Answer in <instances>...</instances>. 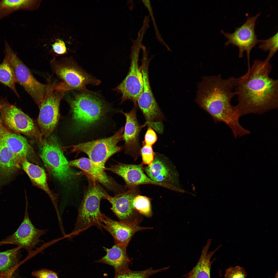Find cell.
I'll return each instance as SVG.
<instances>
[{"instance_id":"6da1fadb","label":"cell","mask_w":278,"mask_h":278,"mask_svg":"<svg viewBox=\"0 0 278 278\" xmlns=\"http://www.w3.org/2000/svg\"><path fill=\"white\" fill-rule=\"evenodd\" d=\"M270 62L255 59L246 73L237 78L236 106L240 116L261 114L278 107V80L270 77Z\"/></svg>"},{"instance_id":"7a4b0ae2","label":"cell","mask_w":278,"mask_h":278,"mask_svg":"<svg viewBox=\"0 0 278 278\" xmlns=\"http://www.w3.org/2000/svg\"><path fill=\"white\" fill-rule=\"evenodd\" d=\"M237 78L231 76L225 79L221 75L203 77L198 85L196 102L207 112L214 121L223 122L232 132L240 128V116L231 100L236 95Z\"/></svg>"},{"instance_id":"3957f363","label":"cell","mask_w":278,"mask_h":278,"mask_svg":"<svg viewBox=\"0 0 278 278\" xmlns=\"http://www.w3.org/2000/svg\"><path fill=\"white\" fill-rule=\"evenodd\" d=\"M69 102L74 128L79 133H85L96 127L108 112L106 104L89 93L76 94Z\"/></svg>"},{"instance_id":"277c9868","label":"cell","mask_w":278,"mask_h":278,"mask_svg":"<svg viewBox=\"0 0 278 278\" xmlns=\"http://www.w3.org/2000/svg\"><path fill=\"white\" fill-rule=\"evenodd\" d=\"M86 176L88 185L78 209L74 228L68 236L70 237L78 235L93 225L101 229L100 223L103 214L100 210V202L107 193L96 181Z\"/></svg>"},{"instance_id":"5b68a950","label":"cell","mask_w":278,"mask_h":278,"mask_svg":"<svg viewBox=\"0 0 278 278\" xmlns=\"http://www.w3.org/2000/svg\"><path fill=\"white\" fill-rule=\"evenodd\" d=\"M39 155L49 173L63 185H68L76 173L69 165L62 148L56 138L49 136L39 143Z\"/></svg>"},{"instance_id":"8992f818","label":"cell","mask_w":278,"mask_h":278,"mask_svg":"<svg viewBox=\"0 0 278 278\" xmlns=\"http://www.w3.org/2000/svg\"><path fill=\"white\" fill-rule=\"evenodd\" d=\"M124 128L122 127L110 137L71 146V151L72 152L85 153L94 163L105 169V163L109 158L123 149L117 144L123 140Z\"/></svg>"},{"instance_id":"52a82bcc","label":"cell","mask_w":278,"mask_h":278,"mask_svg":"<svg viewBox=\"0 0 278 278\" xmlns=\"http://www.w3.org/2000/svg\"><path fill=\"white\" fill-rule=\"evenodd\" d=\"M4 53L13 65L17 83L24 89L39 107L53 84H43L37 80L6 41L4 43Z\"/></svg>"},{"instance_id":"ba28073f","label":"cell","mask_w":278,"mask_h":278,"mask_svg":"<svg viewBox=\"0 0 278 278\" xmlns=\"http://www.w3.org/2000/svg\"><path fill=\"white\" fill-rule=\"evenodd\" d=\"M0 113L2 122L9 129L28 136L38 143L41 142L42 136L35 122L6 99H0Z\"/></svg>"},{"instance_id":"9c48e42d","label":"cell","mask_w":278,"mask_h":278,"mask_svg":"<svg viewBox=\"0 0 278 278\" xmlns=\"http://www.w3.org/2000/svg\"><path fill=\"white\" fill-rule=\"evenodd\" d=\"M141 48V45L139 42L133 43L131 47V63L129 72L124 80L114 90L122 95L121 103L130 100L134 105L137 106V100L143 88L142 74L138 64Z\"/></svg>"},{"instance_id":"30bf717a","label":"cell","mask_w":278,"mask_h":278,"mask_svg":"<svg viewBox=\"0 0 278 278\" xmlns=\"http://www.w3.org/2000/svg\"><path fill=\"white\" fill-rule=\"evenodd\" d=\"M147 176L152 180L165 186L166 188L177 192H189L180 184L179 173L172 161L163 154L155 153L154 160L143 167Z\"/></svg>"},{"instance_id":"8fae6325","label":"cell","mask_w":278,"mask_h":278,"mask_svg":"<svg viewBox=\"0 0 278 278\" xmlns=\"http://www.w3.org/2000/svg\"><path fill=\"white\" fill-rule=\"evenodd\" d=\"M55 63L54 70L57 76L62 81L55 89L64 92L76 90L86 92L87 85H97L100 82L83 71L70 61ZM89 92V91H88Z\"/></svg>"},{"instance_id":"7c38bea8","label":"cell","mask_w":278,"mask_h":278,"mask_svg":"<svg viewBox=\"0 0 278 278\" xmlns=\"http://www.w3.org/2000/svg\"><path fill=\"white\" fill-rule=\"evenodd\" d=\"M53 84L46 96L39 107L37 122L44 138L49 137L56 128L58 121L60 101L64 92L56 89Z\"/></svg>"},{"instance_id":"4fadbf2b","label":"cell","mask_w":278,"mask_h":278,"mask_svg":"<svg viewBox=\"0 0 278 278\" xmlns=\"http://www.w3.org/2000/svg\"><path fill=\"white\" fill-rule=\"evenodd\" d=\"M260 13L256 15L248 16L246 21L240 27L236 28L232 33L225 32L222 30L221 32L228 40L225 45L230 44L237 46L238 48V56L239 58L243 56L245 51L246 52L248 62V67L250 65V55L251 51L259 40L257 39L255 31L256 20Z\"/></svg>"},{"instance_id":"5bb4252c","label":"cell","mask_w":278,"mask_h":278,"mask_svg":"<svg viewBox=\"0 0 278 278\" xmlns=\"http://www.w3.org/2000/svg\"><path fill=\"white\" fill-rule=\"evenodd\" d=\"M48 231V229H40L34 227L30 219L27 204L22 223L14 233L1 241L0 246L7 244L16 245L29 253L42 241L41 237Z\"/></svg>"},{"instance_id":"9a60e30c","label":"cell","mask_w":278,"mask_h":278,"mask_svg":"<svg viewBox=\"0 0 278 278\" xmlns=\"http://www.w3.org/2000/svg\"><path fill=\"white\" fill-rule=\"evenodd\" d=\"M134 105L129 112L121 111V112L124 115L126 119L123 138L125 143L122 147L125 153L131 156L135 161L140 155V133L146 125L141 124L138 121L137 117V106Z\"/></svg>"},{"instance_id":"2e32d148","label":"cell","mask_w":278,"mask_h":278,"mask_svg":"<svg viewBox=\"0 0 278 278\" xmlns=\"http://www.w3.org/2000/svg\"><path fill=\"white\" fill-rule=\"evenodd\" d=\"M70 167L79 168L86 176H88L100 183L115 195L126 191V186L117 183L105 172V169L96 165L89 158H82L68 162Z\"/></svg>"},{"instance_id":"e0dca14e","label":"cell","mask_w":278,"mask_h":278,"mask_svg":"<svg viewBox=\"0 0 278 278\" xmlns=\"http://www.w3.org/2000/svg\"><path fill=\"white\" fill-rule=\"evenodd\" d=\"M139 219L132 221H118L113 220L103 214L100 227L108 231L113 237L115 244L127 246L134 234L142 230L152 228L140 226Z\"/></svg>"},{"instance_id":"ac0fdd59","label":"cell","mask_w":278,"mask_h":278,"mask_svg":"<svg viewBox=\"0 0 278 278\" xmlns=\"http://www.w3.org/2000/svg\"><path fill=\"white\" fill-rule=\"evenodd\" d=\"M124 192L111 196L107 193L105 197L111 204V209L121 221H132L136 219V212L133 205L135 197L140 194L139 186L128 188Z\"/></svg>"},{"instance_id":"d6986e66","label":"cell","mask_w":278,"mask_h":278,"mask_svg":"<svg viewBox=\"0 0 278 278\" xmlns=\"http://www.w3.org/2000/svg\"><path fill=\"white\" fill-rule=\"evenodd\" d=\"M143 165L142 163L135 164L118 162L109 167H106L105 169L122 177L128 188L141 185L150 184L166 188L165 186L152 180L145 174Z\"/></svg>"},{"instance_id":"ffe728a7","label":"cell","mask_w":278,"mask_h":278,"mask_svg":"<svg viewBox=\"0 0 278 278\" xmlns=\"http://www.w3.org/2000/svg\"><path fill=\"white\" fill-rule=\"evenodd\" d=\"M0 137L5 142L20 164L23 160L28 159V156L34 153L26 138L18 133L12 132L3 124L1 120H0Z\"/></svg>"},{"instance_id":"44dd1931","label":"cell","mask_w":278,"mask_h":278,"mask_svg":"<svg viewBox=\"0 0 278 278\" xmlns=\"http://www.w3.org/2000/svg\"><path fill=\"white\" fill-rule=\"evenodd\" d=\"M21 166L29 176L33 184L44 190L48 195L54 207L58 218H60L58 205V196L50 189L44 169L38 165L30 162L27 159L22 161Z\"/></svg>"},{"instance_id":"7402d4cb","label":"cell","mask_w":278,"mask_h":278,"mask_svg":"<svg viewBox=\"0 0 278 278\" xmlns=\"http://www.w3.org/2000/svg\"><path fill=\"white\" fill-rule=\"evenodd\" d=\"M127 246L122 244H115L110 248L103 247L104 250L106 252V255L95 262L107 264L113 267L115 273L128 268L132 259L127 254Z\"/></svg>"},{"instance_id":"603a6c76","label":"cell","mask_w":278,"mask_h":278,"mask_svg":"<svg viewBox=\"0 0 278 278\" xmlns=\"http://www.w3.org/2000/svg\"><path fill=\"white\" fill-rule=\"evenodd\" d=\"M211 241V239H208L206 245L202 249L200 258L196 266L182 278H211V266L214 260L211 261V258L221 246L220 245L214 250L208 253Z\"/></svg>"},{"instance_id":"cb8c5ba5","label":"cell","mask_w":278,"mask_h":278,"mask_svg":"<svg viewBox=\"0 0 278 278\" xmlns=\"http://www.w3.org/2000/svg\"><path fill=\"white\" fill-rule=\"evenodd\" d=\"M21 166L15 157L0 137V173L3 176H8Z\"/></svg>"},{"instance_id":"d4e9b609","label":"cell","mask_w":278,"mask_h":278,"mask_svg":"<svg viewBox=\"0 0 278 278\" xmlns=\"http://www.w3.org/2000/svg\"><path fill=\"white\" fill-rule=\"evenodd\" d=\"M40 0H3L0 1V20L20 10H32L38 8Z\"/></svg>"},{"instance_id":"484cf974","label":"cell","mask_w":278,"mask_h":278,"mask_svg":"<svg viewBox=\"0 0 278 278\" xmlns=\"http://www.w3.org/2000/svg\"><path fill=\"white\" fill-rule=\"evenodd\" d=\"M0 82L8 87L19 97L15 88V84L17 82L13 67L8 58L6 55L0 64Z\"/></svg>"},{"instance_id":"4316f807","label":"cell","mask_w":278,"mask_h":278,"mask_svg":"<svg viewBox=\"0 0 278 278\" xmlns=\"http://www.w3.org/2000/svg\"><path fill=\"white\" fill-rule=\"evenodd\" d=\"M19 247L0 252V273L7 271L17 265L21 256Z\"/></svg>"},{"instance_id":"83f0119b","label":"cell","mask_w":278,"mask_h":278,"mask_svg":"<svg viewBox=\"0 0 278 278\" xmlns=\"http://www.w3.org/2000/svg\"><path fill=\"white\" fill-rule=\"evenodd\" d=\"M169 267H166L156 270L151 267L141 271H133L128 268L115 273L114 278H149L156 273L166 270Z\"/></svg>"},{"instance_id":"f1b7e54d","label":"cell","mask_w":278,"mask_h":278,"mask_svg":"<svg viewBox=\"0 0 278 278\" xmlns=\"http://www.w3.org/2000/svg\"><path fill=\"white\" fill-rule=\"evenodd\" d=\"M260 44L258 48L264 51H268V56L265 60L270 62L271 59L274 56L278 50V32L269 38L265 40H259Z\"/></svg>"},{"instance_id":"f546056e","label":"cell","mask_w":278,"mask_h":278,"mask_svg":"<svg viewBox=\"0 0 278 278\" xmlns=\"http://www.w3.org/2000/svg\"><path fill=\"white\" fill-rule=\"evenodd\" d=\"M133 205L136 211L146 216L152 214L150 199L145 196L138 194L134 198Z\"/></svg>"},{"instance_id":"4dcf8cb0","label":"cell","mask_w":278,"mask_h":278,"mask_svg":"<svg viewBox=\"0 0 278 278\" xmlns=\"http://www.w3.org/2000/svg\"><path fill=\"white\" fill-rule=\"evenodd\" d=\"M142 1L144 6L147 8L150 14L149 15L150 16L153 22V24L154 28L155 36L157 39L162 45L165 46L168 50L170 51V49L163 40L159 32L154 16L150 1L149 0H142Z\"/></svg>"},{"instance_id":"1f68e13d","label":"cell","mask_w":278,"mask_h":278,"mask_svg":"<svg viewBox=\"0 0 278 278\" xmlns=\"http://www.w3.org/2000/svg\"><path fill=\"white\" fill-rule=\"evenodd\" d=\"M155 153L152 146L142 144L140 150L142 160V163L147 165L150 164L154 160Z\"/></svg>"},{"instance_id":"d6a6232c","label":"cell","mask_w":278,"mask_h":278,"mask_svg":"<svg viewBox=\"0 0 278 278\" xmlns=\"http://www.w3.org/2000/svg\"><path fill=\"white\" fill-rule=\"evenodd\" d=\"M245 269L239 266H230L225 270L224 278H246Z\"/></svg>"},{"instance_id":"836d02e7","label":"cell","mask_w":278,"mask_h":278,"mask_svg":"<svg viewBox=\"0 0 278 278\" xmlns=\"http://www.w3.org/2000/svg\"><path fill=\"white\" fill-rule=\"evenodd\" d=\"M31 274L36 278H59L57 273L46 269L35 271L32 272Z\"/></svg>"},{"instance_id":"e575fe53","label":"cell","mask_w":278,"mask_h":278,"mask_svg":"<svg viewBox=\"0 0 278 278\" xmlns=\"http://www.w3.org/2000/svg\"><path fill=\"white\" fill-rule=\"evenodd\" d=\"M157 139V135L154 130L151 128L148 127L142 144L152 146L156 143Z\"/></svg>"},{"instance_id":"d590c367","label":"cell","mask_w":278,"mask_h":278,"mask_svg":"<svg viewBox=\"0 0 278 278\" xmlns=\"http://www.w3.org/2000/svg\"><path fill=\"white\" fill-rule=\"evenodd\" d=\"M54 51L59 55H62L67 52V49L64 42L62 40L58 39L52 45Z\"/></svg>"},{"instance_id":"8d00e7d4","label":"cell","mask_w":278,"mask_h":278,"mask_svg":"<svg viewBox=\"0 0 278 278\" xmlns=\"http://www.w3.org/2000/svg\"><path fill=\"white\" fill-rule=\"evenodd\" d=\"M14 274L13 271L11 270L7 271L0 273V278H12Z\"/></svg>"},{"instance_id":"74e56055","label":"cell","mask_w":278,"mask_h":278,"mask_svg":"<svg viewBox=\"0 0 278 278\" xmlns=\"http://www.w3.org/2000/svg\"><path fill=\"white\" fill-rule=\"evenodd\" d=\"M278 272H277L276 274H275L274 278H278Z\"/></svg>"},{"instance_id":"f35d334b","label":"cell","mask_w":278,"mask_h":278,"mask_svg":"<svg viewBox=\"0 0 278 278\" xmlns=\"http://www.w3.org/2000/svg\"><path fill=\"white\" fill-rule=\"evenodd\" d=\"M0 120H1V118L0 117Z\"/></svg>"},{"instance_id":"ab89813d","label":"cell","mask_w":278,"mask_h":278,"mask_svg":"<svg viewBox=\"0 0 278 278\" xmlns=\"http://www.w3.org/2000/svg\"></svg>"}]
</instances>
